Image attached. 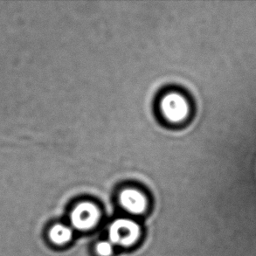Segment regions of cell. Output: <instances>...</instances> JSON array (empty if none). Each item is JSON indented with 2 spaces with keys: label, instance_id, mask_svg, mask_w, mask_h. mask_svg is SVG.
I'll return each instance as SVG.
<instances>
[{
  "label": "cell",
  "instance_id": "1",
  "mask_svg": "<svg viewBox=\"0 0 256 256\" xmlns=\"http://www.w3.org/2000/svg\"><path fill=\"white\" fill-rule=\"evenodd\" d=\"M141 236V228L130 218H118L108 230V238L113 245L130 246L135 244Z\"/></svg>",
  "mask_w": 256,
  "mask_h": 256
},
{
  "label": "cell",
  "instance_id": "2",
  "mask_svg": "<svg viewBox=\"0 0 256 256\" xmlns=\"http://www.w3.org/2000/svg\"><path fill=\"white\" fill-rule=\"evenodd\" d=\"M160 110L167 121L172 124H180L186 119L190 108L183 96L178 93H170L162 98Z\"/></svg>",
  "mask_w": 256,
  "mask_h": 256
},
{
  "label": "cell",
  "instance_id": "3",
  "mask_svg": "<svg viewBox=\"0 0 256 256\" xmlns=\"http://www.w3.org/2000/svg\"><path fill=\"white\" fill-rule=\"evenodd\" d=\"M100 218L99 209L91 202H82L74 208L70 214V222L74 228L88 231L93 228Z\"/></svg>",
  "mask_w": 256,
  "mask_h": 256
},
{
  "label": "cell",
  "instance_id": "4",
  "mask_svg": "<svg viewBox=\"0 0 256 256\" xmlns=\"http://www.w3.org/2000/svg\"><path fill=\"white\" fill-rule=\"evenodd\" d=\"M119 201L122 206L132 214H142L148 206L144 194L132 188L122 190L119 196Z\"/></svg>",
  "mask_w": 256,
  "mask_h": 256
},
{
  "label": "cell",
  "instance_id": "5",
  "mask_svg": "<svg viewBox=\"0 0 256 256\" xmlns=\"http://www.w3.org/2000/svg\"><path fill=\"white\" fill-rule=\"evenodd\" d=\"M48 236L49 240L52 244L56 246H62L71 240L73 236V231L68 226L56 224L50 228Z\"/></svg>",
  "mask_w": 256,
  "mask_h": 256
},
{
  "label": "cell",
  "instance_id": "6",
  "mask_svg": "<svg viewBox=\"0 0 256 256\" xmlns=\"http://www.w3.org/2000/svg\"><path fill=\"white\" fill-rule=\"evenodd\" d=\"M96 248L97 254L100 256H110L113 254V244L108 240L97 243Z\"/></svg>",
  "mask_w": 256,
  "mask_h": 256
}]
</instances>
